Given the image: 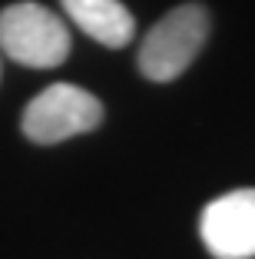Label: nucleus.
<instances>
[{"label": "nucleus", "mask_w": 255, "mask_h": 259, "mask_svg": "<svg viewBox=\"0 0 255 259\" xmlns=\"http://www.w3.org/2000/svg\"><path fill=\"white\" fill-rule=\"evenodd\" d=\"M99 120H103V103L93 93L73 83H53L27 103L20 130L27 133V140L46 146L90 133L99 126Z\"/></svg>", "instance_id": "nucleus-3"}, {"label": "nucleus", "mask_w": 255, "mask_h": 259, "mask_svg": "<svg viewBox=\"0 0 255 259\" xmlns=\"http://www.w3.org/2000/svg\"><path fill=\"white\" fill-rule=\"evenodd\" d=\"M206 37H209V10L202 4H182V7L169 10L143 37V47H139L143 76L156 83L176 80L199 57Z\"/></svg>", "instance_id": "nucleus-1"}, {"label": "nucleus", "mask_w": 255, "mask_h": 259, "mask_svg": "<svg viewBox=\"0 0 255 259\" xmlns=\"http://www.w3.org/2000/svg\"><path fill=\"white\" fill-rule=\"evenodd\" d=\"M0 50L33 70L60 67L70 54V30L40 4H14L0 14Z\"/></svg>", "instance_id": "nucleus-2"}, {"label": "nucleus", "mask_w": 255, "mask_h": 259, "mask_svg": "<svg viewBox=\"0 0 255 259\" xmlns=\"http://www.w3.org/2000/svg\"><path fill=\"white\" fill-rule=\"evenodd\" d=\"M206 249L216 259L255 256V190H232L212 199L199 220Z\"/></svg>", "instance_id": "nucleus-4"}, {"label": "nucleus", "mask_w": 255, "mask_h": 259, "mask_svg": "<svg viewBox=\"0 0 255 259\" xmlns=\"http://www.w3.org/2000/svg\"><path fill=\"white\" fill-rule=\"evenodd\" d=\"M67 17L80 27L86 37H93L96 44L120 50L133 40L136 20L126 10V4L120 0H60Z\"/></svg>", "instance_id": "nucleus-5"}]
</instances>
